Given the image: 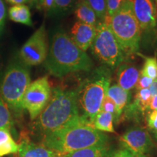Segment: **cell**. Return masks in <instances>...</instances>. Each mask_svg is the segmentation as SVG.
Masks as SVG:
<instances>
[{
    "mask_svg": "<svg viewBox=\"0 0 157 157\" xmlns=\"http://www.w3.org/2000/svg\"><path fill=\"white\" fill-rule=\"evenodd\" d=\"M83 119L78 109L77 89L55 88L48 105L34 119L33 129L44 136Z\"/></svg>",
    "mask_w": 157,
    "mask_h": 157,
    "instance_id": "1",
    "label": "cell"
},
{
    "mask_svg": "<svg viewBox=\"0 0 157 157\" xmlns=\"http://www.w3.org/2000/svg\"><path fill=\"white\" fill-rule=\"evenodd\" d=\"M44 66L51 75L61 78L74 72H90L93 62L70 36L63 31H58L52 36Z\"/></svg>",
    "mask_w": 157,
    "mask_h": 157,
    "instance_id": "2",
    "label": "cell"
},
{
    "mask_svg": "<svg viewBox=\"0 0 157 157\" xmlns=\"http://www.w3.org/2000/svg\"><path fill=\"white\" fill-rule=\"evenodd\" d=\"M109 137L85 119L44 135L42 144L58 156L91 146L107 144Z\"/></svg>",
    "mask_w": 157,
    "mask_h": 157,
    "instance_id": "3",
    "label": "cell"
},
{
    "mask_svg": "<svg viewBox=\"0 0 157 157\" xmlns=\"http://www.w3.org/2000/svg\"><path fill=\"white\" fill-rule=\"evenodd\" d=\"M111 76L112 69L102 65L90 71L89 76L77 88L78 109L82 117L93 125L110 87Z\"/></svg>",
    "mask_w": 157,
    "mask_h": 157,
    "instance_id": "4",
    "label": "cell"
},
{
    "mask_svg": "<svg viewBox=\"0 0 157 157\" xmlns=\"http://www.w3.org/2000/svg\"><path fill=\"white\" fill-rule=\"evenodd\" d=\"M30 83L29 66L19 58L12 60L5 70L0 84V96L16 118L23 113V97Z\"/></svg>",
    "mask_w": 157,
    "mask_h": 157,
    "instance_id": "5",
    "label": "cell"
},
{
    "mask_svg": "<svg viewBox=\"0 0 157 157\" xmlns=\"http://www.w3.org/2000/svg\"><path fill=\"white\" fill-rule=\"evenodd\" d=\"M105 21L109 23L125 58L138 52L142 31L133 12L132 0H127L111 18Z\"/></svg>",
    "mask_w": 157,
    "mask_h": 157,
    "instance_id": "6",
    "label": "cell"
},
{
    "mask_svg": "<svg viewBox=\"0 0 157 157\" xmlns=\"http://www.w3.org/2000/svg\"><path fill=\"white\" fill-rule=\"evenodd\" d=\"M90 48L94 56L103 65L112 70L125 60L124 54L107 21L98 23Z\"/></svg>",
    "mask_w": 157,
    "mask_h": 157,
    "instance_id": "7",
    "label": "cell"
},
{
    "mask_svg": "<svg viewBox=\"0 0 157 157\" xmlns=\"http://www.w3.org/2000/svg\"><path fill=\"white\" fill-rule=\"evenodd\" d=\"M52 90L48 78L40 77L31 82L25 90L22 100V107L29 113L31 120H34L50 101Z\"/></svg>",
    "mask_w": 157,
    "mask_h": 157,
    "instance_id": "8",
    "label": "cell"
},
{
    "mask_svg": "<svg viewBox=\"0 0 157 157\" xmlns=\"http://www.w3.org/2000/svg\"><path fill=\"white\" fill-rule=\"evenodd\" d=\"M48 51V35L43 24L23 45L19 52V59L28 66H37L44 62Z\"/></svg>",
    "mask_w": 157,
    "mask_h": 157,
    "instance_id": "9",
    "label": "cell"
},
{
    "mask_svg": "<svg viewBox=\"0 0 157 157\" xmlns=\"http://www.w3.org/2000/svg\"><path fill=\"white\" fill-rule=\"evenodd\" d=\"M122 148L135 157H147L154 150L155 145L148 131L142 127H132L119 138Z\"/></svg>",
    "mask_w": 157,
    "mask_h": 157,
    "instance_id": "10",
    "label": "cell"
},
{
    "mask_svg": "<svg viewBox=\"0 0 157 157\" xmlns=\"http://www.w3.org/2000/svg\"><path fill=\"white\" fill-rule=\"evenodd\" d=\"M135 16L142 32L155 34L157 28L156 5L153 0H132Z\"/></svg>",
    "mask_w": 157,
    "mask_h": 157,
    "instance_id": "11",
    "label": "cell"
},
{
    "mask_svg": "<svg viewBox=\"0 0 157 157\" xmlns=\"http://www.w3.org/2000/svg\"><path fill=\"white\" fill-rule=\"evenodd\" d=\"M95 29L96 26L78 21L71 29V38L78 48L86 52L93 43Z\"/></svg>",
    "mask_w": 157,
    "mask_h": 157,
    "instance_id": "12",
    "label": "cell"
},
{
    "mask_svg": "<svg viewBox=\"0 0 157 157\" xmlns=\"http://www.w3.org/2000/svg\"><path fill=\"white\" fill-rule=\"evenodd\" d=\"M140 71L135 65L124 60L117 67L116 78L117 84L122 89L130 91L135 87Z\"/></svg>",
    "mask_w": 157,
    "mask_h": 157,
    "instance_id": "13",
    "label": "cell"
},
{
    "mask_svg": "<svg viewBox=\"0 0 157 157\" xmlns=\"http://www.w3.org/2000/svg\"><path fill=\"white\" fill-rule=\"evenodd\" d=\"M18 157H58V155L42 144H37L22 135L18 143Z\"/></svg>",
    "mask_w": 157,
    "mask_h": 157,
    "instance_id": "14",
    "label": "cell"
},
{
    "mask_svg": "<svg viewBox=\"0 0 157 157\" xmlns=\"http://www.w3.org/2000/svg\"><path fill=\"white\" fill-rule=\"evenodd\" d=\"M152 95L148 88L137 90L134 101L129 103L126 109L128 117H135V116L143 115L149 110Z\"/></svg>",
    "mask_w": 157,
    "mask_h": 157,
    "instance_id": "15",
    "label": "cell"
},
{
    "mask_svg": "<svg viewBox=\"0 0 157 157\" xmlns=\"http://www.w3.org/2000/svg\"><path fill=\"white\" fill-rule=\"evenodd\" d=\"M106 95L111 98L116 104L117 113H116L115 121H117L121 117L123 111L130 103L131 93L124 90L117 84H112L108 89Z\"/></svg>",
    "mask_w": 157,
    "mask_h": 157,
    "instance_id": "16",
    "label": "cell"
},
{
    "mask_svg": "<svg viewBox=\"0 0 157 157\" xmlns=\"http://www.w3.org/2000/svg\"><path fill=\"white\" fill-rule=\"evenodd\" d=\"M113 149L107 144L91 146L62 154L58 157H112Z\"/></svg>",
    "mask_w": 157,
    "mask_h": 157,
    "instance_id": "17",
    "label": "cell"
},
{
    "mask_svg": "<svg viewBox=\"0 0 157 157\" xmlns=\"http://www.w3.org/2000/svg\"><path fill=\"white\" fill-rule=\"evenodd\" d=\"M74 13L78 21L96 26L98 18L95 13L85 0H78L76 5Z\"/></svg>",
    "mask_w": 157,
    "mask_h": 157,
    "instance_id": "18",
    "label": "cell"
},
{
    "mask_svg": "<svg viewBox=\"0 0 157 157\" xmlns=\"http://www.w3.org/2000/svg\"><path fill=\"white\" fill-rule=\"evenodd\" d=\"M9 17L15 23L32 26L31 15L29 7L25 5H17L11 7L9 10Z\"/></svg>",
    "mask_w": 157,
    "mask_h": 157,
    "instance_id": "19",
    "label": "cell"
},
{
    "mask_svg": "<svg viewBox=\"0 0 157 157\" xmlns=\"http://www.w3.org/2000/svg\"><path fill=\"white\" fill-rule=\"evenodd\" d=\"M18 148V143L15 142L11 133L0 129V157L17 154Z\"/></svg>",
    "mask_w": 157,
    "mask_h": 157,
    "instance_id": "20",
    "label": "cell"
},
{
    "mask_svg": "<svg viewBox=\"0 0 157 157\" xmlns=\"http://www.w3.org/2000/svg\"><path fill=\"white\" fill-rule=\"evenodd\" d=\"M0 129H6L13 134L15 138L17 137V132L15 129V122L13 120L10 110L2 98L0 96Z\"/></svg>",
    "mask_w": 157,
    "mask_h": 157,
    "instance_id": "21",
    "label": "cell"
},
{
    "mask_svg": "<svg viewBox=\"0 0 157 157\" xmlns=\"http://www.w3.org/2000/svg\"><path fill=\"white\" fill-rule=\"evenodd\" d=\"M113 119L114 117L112 113L100 111L95 118L93 126L101 132H114Z\"/></svg>",
    "mask_w": 157,
    "mask_h": 157,
    "instance_id": "22",
    "label": "cell"
},
{
    "mask_svg": "<svg viewBox=\"0 0 157 157\" xmlns=\"http://www.w3.org/2000/svg\"><path fill=\"white\" fill-rule=\"evenodd\" d=\"M76 0H55L53 9L50 15L52 16H60L68 13L74 6L76 5Z\"/></svg>",
    "mask_w": 157,
    "mask_h": 157,
    "instance_id": "23",
    "label": "cell"
},
{
    "mask_svg": "<svg viewBox=\"0 0 157 157\" xmlns=\"http://www.w3.org/2000/svg\"><path fill=\"white\" fill-rule=\"evenodd\" d=\"M97 15L99 22L105 21L107 18L106 0H85Z\"/></svg>",
    "mask_w": 157,
    "mask_h": 157,
    "instance_id": "24",
    "label": "cell"
},
{
    "mask_svg": "<svg viewBox=\"0 0 157 157\" xmlns=\"http://www.w3.org/2000/svg\"><path fill=\"white\" fill-rule=\"evenodd\" d=\"M140 74L152 79L157 78V58L156 57L145 58V62Z\"/></svg>",
    "mask_w": 157,
    "mask_h": 157,
    "instance_id": "25",
    "label": "cell"
},
{
    "mask_svg": "<svg viewBox=\"0 0 157 157\" xmlns=\"http://www.w3.org/2000/svg\"><path fill=\"white\" fill-rule=\"evenodd\" d=\"M127 0H106L107 7V18L108 21L122 7Z\"/></svg>",
    "mask_w": 157,
    "mask_h": 157,
    "instance_id": "26",
    "label": "cell"
},
{
    "mask_svg": "<svg viewBox=\"0 0 157 157\" xmlns=\"http://www.w3.org/2000/svg\"><path fill=\"white\" fill-rule=\"evenodd\" d=\"M100 111H105V112H109L112 113L114 117H116V113H117V108H116V104L114 101L111 99V98L109 97L107 95H105L104 97L103 101H102Z\"/></svg>",
    "mask_w": 157,
    "mask_h": 157,
    "instance_id": "27",
    "label": "cell"
},
{
    "mask_svg": "<svg viewBox=\"0 0 157 157\" xmlns=\"http://www.w3.org/2000/svg\"><path fill=\"white\" fill-rule=\"evenodd\" d=\"M54 4L55 0H38L36 5L39 10L44 11V13L50 15L53 9Z\"/></svg>",
    "mask_w": 157,
    "mask_h": 157,
    "instance_id": "28",
    "label": "cell"
},
{
    "mask_svg": "<svg viewBox=\"0 0 157 157\" xmlns=\"http://www.w3.org/2000/svg\"><path fill=\"white\" fill-rule=\"evenodd\" d=\"M147 124L154 135L157 134V111H151L147 117Z\"/></svg>",
    "mask_w": 157,
    "mask_h": 157,
    "instance_id": "29",
    "label": "cell"
},
{
    "mask_svg": "<svg viewBox=\"0 0 157 157\" xmlns=\"http://www.w3.org/2000/svg\"><path fill=\"white\" fill-rule=\"evenodd\" d=\"M153 81H154V79L143 76L140 74V76H139L138 79H137V83L135 84V88H136L137 90L141 89H147V88H149V87H150Z\"/></svg>",
    "mask_w": 157,
    "mask_h": 157,
    "instance_id": "30",
    "label": "cell"
},
{
    "mask_svg": "<svg viewBox=\"0 0 157 157\" xmlns=\"http://www.w3.org/2000/svg\"><path fill=\"white\" fill-rule=\"evenodd\" d=\"M7 12H6V6L3 0H0V36L2 34L4 29H5Z\"/></svg>",
    "mask_w": 157,
    "mask_h": 157,
    "instance_id": "31",
    "label": "cell"
},
{
    "mask_svg": "<svg viewBox=\"0 0 157 157\" xmlns=\"http://www.w3.org/2000/svg\"><path fill=\"white\" fill-rule=\"evenodd\" d=\"M112 157H135L130 152L124 148L119 149L115 151L112 155Z\"/></svg>",
    "mask_w": 157,
    "mask_h": 157,
    "instance_id": "32",
    "label": "cell"
},
{
    "mask_svg": "<svg viewBox=\"0 0 157 157\" xmlns=\"http://www.w3.org/2000/svg\"><path fill=\"white\" fill-rule=\"evenodd\" d=\"M148 89L150 90L151 94L152 96L157 95V78L154 79V81H153L152 84H151Z\"/></svg>",
    "mask_w": 157,
    "mask_h": 157,
    "instance_id": "33",
    "label": "cell"
},
{
    "mask_svg": "<svg viewBox=\"0 0 157 157\" xmlns=\"http://www.w3.org/2000/svg\"><path fill=\"white\" fill-rule=\"evenodd\" d=\"M149 110L157 111V95L152 96L151 100L150 106H149Z\"/></svg>",
    "mask_w": 157,
    "mask_h": 157,
    "instance_id": "34",
    "label": "cell"
},
{
    "mask_svg": "<svg viewBox=\"0 0 157 157\" xmlns=\"http://www.w3.org/2000/svg\"><path fill=\"white\" fill-rule=\"evenodd\" d=\"M9 3L13 4L14 5H25V4L30 2L31 0H6Z\"/></svg>",
    "mask_w": 157,
    "mask_h": 157,
    "instance_id": "35",
    "label": "cell"
},
{
    "mask_svg": "<svg viewBox=\"0 0 157 157\" xmlns=\"http://www.w3.org/2000/svg\"><path fill=\"white\" fill-rule=\"evenodd\" d=\"M5 70V69L4 68V63L2 61V57L0 56V84H1V82L2 81Z\"/></svg>",
    "mask_w": 157,
    "mask_h": 157,
    "instance_id": "36",
    "label": "cell"
},
{
    "mask_svg": "<svg viewBox=\"0 0 157 157\" xmlns=\"http://www.w3.org/2000/svg\"><path fill=\"white\" fill-rule=\"evenodd\" d=\"M32 2H35V4H36L37 2H38V0H31Z\"/></svg>",
    "mask_w": 157,
    "mask_h": 157,
    "instance_id": "37",
    "label": "cell"
},
{
    "mask_svg": "<svg viewBox=\"0 0 157 157\" xmlns=\"http://www.w3.org/2000/svg\"><path fill=\"white\" fill-rule=\"evenodd\" d=\"M153 1H154L155 4H156V5H157V0H153Z\"/></svg>",
    "mask_w": 157,
    "mask_h": 157,
    "instance_id": "38",
    "label": "cell"
},
{
    "mask_svg": "<svg viewBox=\"0 0 157 157\" xmlns=\"http://www.w3.org/2000/svg\"><path fill=\"white\" fill-rule=\"evenodd\" d=\"M154 136H155V138H156V140H157V134H156V135H154Z\"/></svg>",
    "mask_w": 157,
    "mask_h": 157,
    "instance_id": "39",
    "label": "cell"
},
{
    "mask_svg": "<svg viewBox=\"0 0 157 157\" xmlns=\"http://www.w3.org/2000/svg\"><path fill=\"white\" fill-rule=\"evenodd\" d=\"M8 157H13V156H11V155H10V156H9Z\"/></svg>",
    "mask_w": 157,
    "mask_h": 157,
    "instance_id": "40",
    "label": "cell"
},
{
    "mask_svg": "<svg viewBox=\"0 0 157 157\" xmlns=\"http://www.w3.org/2000/svg\"><path fill=\"white\" fill-rule=\"evenodd\" d=\"M156 11H157V5H156Z\"/></svg>",
    "mask_w": 157,
    "mask_h": 157,
    "instance_id": "41",
    "label": "cell"
}]
</instances>
